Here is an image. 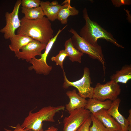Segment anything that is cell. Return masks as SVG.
Listing matches in <instances>:
<instances>
[{"mask_svg": "<svg viewBox=\"0 0 131 131\" xmlns=\"http://www.w3.org/2000/svg\"><path fill=\"white\" fill-rule=\"evenodd\" d=\"M131 79V65L126 64L121 69L116 71L110 77V80L118 83L126 84Z\"/></svg>", "mask_w": 131, "mask_h": 131, "instance_id": "ac0fdd59", "label": "cell"}, {"mask_svg": "<svg viewBox=\"0 0 131 131\" xmlns=\"http://www.w3.org/2000/svg\"><path fill=\"white\" fill-rule=\"evenodd\" d=\"M93 115L103 123L108 131L122 130L119 124L107 112L106 110L102 109Z\"/></svg>", "mask_w": 131, "mask_h": 131, "instance_id": "7c38bea8", "label": "cell"}, {"mask_svg": "<svg viewBox=\"0 0 131 131\" xmlns=\"http://www.w3.org/2000/svg\"><path fill=\"white\" fill-rule=\"evenodd\" d=\"M84 108L88 110L91 114H94L101 110H106L110 107L112 101L109 100L100 101L94 98H88Z\"/></svg>", "mask_w": 131, "mask_h": 131, "instance_id": "2e32d148", "label": "cell"}, {"mask_svg": "<svg viewBox=\"0 0 131 131\" xmlns=\"http://www.w3.org/2000/svg\"><path fill=\"white\" fill-rule=\"evenodd\" d=\"M128 131H131V124H129V125L128 129Z\"/></svg>", "mask_w": 131, "mask_h": 131, "instance_id": "83f0119b", "label": "cell"}, {"mask_svg": "<svg viewBox=\"0 0 131 131\" xmlns=\"http://www.w3.org/2000/svg\"><path fill=\"white\" fill-rule=\"evenodd\" d=\"M9 39L11 43L9 45V48L15 53L20 51L23 47L33 40L28 36L17 34H15Z\"/></svg>", "mask_w": 131, "mask_h": 131, "instance_id": "e0dca14e", "label": "cell"}, {"mask_svg": "<svg viewBox=\"0 0 131 131\" xmlns=\"http://www.w3.org/2000/svg\"><path fill=\"white\" fill-rule=\"evenodd\" d=\"M58 129L54 126H51L49 127L48 129L45 131H58ZM27 131H33L32 130H29Z\"/></svg>", "mask_w": 131, "mask_h": 131, "instance_id": "4316f807", "label": "cell"}, {"mask_svg": "<svg viewBox=\"0 0 131 131\" xmlns=\"http://www.w3.org/2000/svg\"><path fill=\"white\" fill-rule=\"evenodd\" d=\"M121 102V100L119 98L113 101L110 107L106 110V112L119 124L122 130L123 131H128L129 124L128 120L120 113L118 110Z\"/></svg>", "mask_w": 131, "mask_h": 131, "instance_id": "8fae6325", "label": "cell"}, {"mask_svg": "<svg viewBox=\"0 0 131 131\" xmlns=\"http://www.w3.org/2000/svg\"><path fill=\"white\" fill-rule=\"evenodd\" d=\"M83 74L80 79L74 82L69 81L67 78L64 71H63L64 82L63 87L66 89L72 86L76 88L78 91V94L86 99L91 98L93 93L94 87L91 86L92 83L90 76V71L88 68L85 67L83 69Z\"/></svg>", "mask_w": 131, "mask_h": 131, "instance_id": "5b68a950", "label": "cell"}, {"mask_svg": "<svg viewBox=\"0 0 131 131\" xmlns=\"http://www.w3.org/2000/svg\"><path fill=\"white\" fill-rule=\"evenodd\" d=\"M21 3V0H17L12 11L10 13L7 12L5 14L6 25L0 30V32L4 33L5 39H9L15 35V31L21 25L18 14Z\"/></svg>", "mask_w": 131, "mask_h": 131, "instance_id": "ba28073f", "label": "cell"}, {"mask_svg": "<svg viewBox=\"0 0 131 131\" xmlns=\"http://www.w3.org/2000/svg\"><path fill=\"white\" fill-rule=\"evenodd\" d=\"M73 34L71 38L72 44L74 47L83 53L88 54L91 58L98 60L101 64L104 75H105V62L102 48L98 44L92 45L83 39L73 28L68 30Z\"/></svg>", "mask_w": 131, "mask_h": 131, "instance_id": "277c9868", "label": "cell"}, {"mask_svg": "<svg viewBox=\"0 0 131 131\" xmlns=\"http://www.w3.org/2000/svg\"><path fill=\"white\" fill-rule=\"evenodd\" d=\"M61 32V31L59 30L55 36L50 40L46 45L44 52L42 54L40 58L37 59L35 58L31 60L29 62L32 65L29 67V70H34L36 73L38 74H43L45 75L49 74L52 69V67L47 64V58L54 43Z\"/></svg>", "mask_w": 131, "mask_h": 131, "instance_id": "52a82bcc", "label": "cell"}, {"mask_svg": "<svg viewBox=\"0 0 131 131\" xmlns=\"http://www.w3.org/2000/svg\"><path fill=\"white\" fill-rule=\"evenodd\" d=\"M123 131L122 130H120L116 131Z\"/></svg>", "mask_w": 131, "mask_h": 131, "instance_id": "f1b7e54d", "label": "cell"}, {"mask_svg": "<svg viewBox=\"0 0 131 131\" xmlns=\"http://www.w3.org/2000/svg\"><path fill=\"white\" fill-rule=\"evenodd\" d=\"M90 117L92 125L89 128V131H108L103 123L94 115L91 114Z\"/></svg>", "mask_w": 131, "mask_h": 131, "instance_id": "44dd1931", "label": "cell"}, {"mask_svg": "<svg viewBox=\"0 0 131 131\" xmlns=\"http://www.w3.org/2000/svg\"><path fill=\"white\" fill-rule=\"evenodd\" d=\"M65 108L64 106L56 107L49 106L42 108L36 113H32V110H31L25 118L21 126L25 128L26 131L29 130L43 131L44 130L43 122H54V117L56 114L60 111L64 110Z\"/></svg>", "mask_w": 131, "mask_h": 131, "instance_id": "3957f363", "label": "cell"}, {"mask_svg": "<svg viewBox=\"0 0 131 131\" xmlns=\"http://www.w3.org/2000/svg\"><path fill=\"white\" fill-rule=\"evenodd\" d=\"M70 0H66L62 4L61 7L58 14L57 19L62 25L67 23L68 18L70 16L78 15L79 11L74 7H72L70 5Z\"/></svg>", "mask_w": 131, "mask_h": 131, "instance_id": "9a60e30c", "label": "cell"}, {"mask_svg": "<svg viewBox=\"0 0 131 131\" xmlns=\"http://www.w3.org/2000/svg\"><path fill=\"white\" fill-rule=\"evenodd\" d=\"M82 13L85 24L80 30L79 35L81 37L93 45H98V40L103 39L111 43L118 47L124 48L118 43L110 33L108 32L97 22L91 20L86 8L83 9Z\"/></svg>", "mask_w": 131, "mask_h": 131, "instance_id": "7a4b0ae2", "label": "cell"}, {"mask_svg": "<svg viewBox=\"0 0 131 131\" xmlns=\"http://www.w3.org/2000/svg\"><path fill=\"white\" fill-rule=\"evenodd\" d=\"M66 94L70 100L69 102L66 104L65 107L69 113L77 109L84 108L87 100L80 96L77 93L76 89L67 91Z\"/></svg>", "mask_w": 131, "mask_h": 131, "instance_id": "4fadbf2b", "label": "cell"}, {"mask_svg": "<svg viewBox=\"0 0 131 131\" xmlns=\"http://www.w3.org/2000/svg\"><path fill=\"white\" fill-rule=\"evenodd\" d=\"M69 113V115L63 120V131H76L91 115L84 108L75 109Z\"/></svg>", "mask_w": 131, "mask_h": 131, "instance_id": "9c48e42d", "label": "cell"}, {"mask_svg": "<svg viewBox=\"0 0 131 131\" xmlns=\"http://www.w3.org/2000/svg\"><path fill=\"white\" fill-rule=\"evenodd\" d=\"M46 44H43L40 42L33 40L27 44L23 47L19 51L15 53V57L18 59L25 60L29 62L31 60L38 55L41 57L42 51L45 49Z\"/></svg>", "mask_w": 131, "mask_h": 131, "instance_id": "30bf717a", "label": "cell"}, {"mask_svg": "<svg viewBox=\"0 0 131 131\" xmlns=\"http://www.w3.org/2000/svg\"><path fill=\"white\" fill-rule=\"evenodd\" d=\"M41 2L40 0H21V5L27 8H34L40 6Z\"/></svg>", "mask_w": 131, "mask_h": 131, "instance_id": "603a6c76", "label": "cell"}, {"mask_svg": "<svg viewBox=\"0 0 131 131\" xmlns=\"http://www.w3.org/2000/svg\"><path fill=\"white\" fill-rule=\"evenodd\" d=\"M121 89L118 83L110 80L105 84L97 83L94 87L93 98L100 101H113L118 98Z\"/></svg>", "mask_w": 131, "mask_h": 131, "instance_id": "8992f818", "label": "cell"}, {"mask_svg": "<svg viewBox=\"0 0 131 131\" xmlns=\"http://www.w3.org/2000/svg\"><path fill=\"white\" fill-rule=\"evenodd\" d=\"M21 25L17 34L29 37L41 43L47 44L54 37V30L50 21L44 17L35 20H29L24 17L21 19Z\"/></svg>", "mask_w": 131, "mask_h": 131, "instance_id": "6da1fadb", "label": "cell"}, {"mask_svg": "<svg viewBox=\"0 0 131 131\" xmlns=\"http://www.w3.org/2000/svg\"><path fill=\"white\" fill-rule=\"evenodd\" d=\"M4 130L5 131H26L25 128L21 127L19 123H18L16 127H14V129L13 130L6 128H4Z\"/></svg>", "mask_w": 131, "mask_h": 131, "instance_id": "484cf974", "label": "cell"}, {"mask_svg": "<svg viewBox=\"0 0 131 131\" xmlns=\"http://www.w3.org/2000/svg\"><path fill=\"white\" fill-rule=\"evenodd\" d=\"M40 6L44 16L50 21H53L57 19V16L62 5L57 0L50 2L49 1H41Z\"/></svg>", "mask_w": 131, "mask_h": 131, "instance_id": "5bb4252c", "label": "cell"}, {"mask_svg": "<svg viewBox=\"0 0 131 131\" xmlns=\"http://www.w3.org/2000/svg\"><path fill=\"white\" fill-rule=\"evenodd\" d=\"M21 9L22 13L25 15L24 17L29 20H36L44 17L43 12L40 6L32 8L22 7Z\"/></svg>", "mask_w": 131, "mask_h": 131, "instance_id": "ffe728a7", "label": "cell"}, {"mask_svg": "<svg viewBox=\"0 0 131 131\" xmlns=\"http://www.w3.org/2000/svg\"><path fill=\"white\" fill-rule=\"evenodd\" d=\"M67 56V55L65 50L62 49L60 51L58 54L56 56L52 57L51 60L55 62L57 65L60 66L63 71V62Z\"/></svg>", "mask_w": 131, "mask_h": 131, "instance_id": "7402d4cb", "label": "cell"}, {"mask_svg": "<svg viewBox=\"0 0 131 131\" xmlns=\"http://www.w3.org/2000/svg\"><path fill=\"white\" fill-rule=\"evenodd\" d=\"M113 5L116 7H119L122 6L130 5L131 4L130 0H111Z\"/></svg>", "mask_w": 131, "mask_h": 131, "instance_id": "d4e9b609", "label": "cell"}, {"mask_svg": "<svg viewBox=\"0 0 131 131\" xmlns=\"http://www.w3.org/2000/svg\"><path fill=\"white\" fill-rule=\"evenodd\" d=\"M65 50L67 56L69 57L70 61L72 62L81 63L82 57L84 54L77 49L73 45L71 38L66 40L65 43Z\"/></svg>", "mask_w": 131, "mask_h": 131, "instance_id": "d6986e66", "label": "cell"}, {"mask_svg": "<svg viewBox=\"0 0 131 131\" xmlns=\"http://www.w3.org/2000/svg\"><path fill=\"white\" fill-rule=\"evenodd\" d=\"M91 123V120L90 116L80 126L76 131H89V128Z\"/></svg>", "mask_w": 131, "mask_h": 131, "instance_id": "cb8c5ba5", "label": "cell"}]
</instances>
